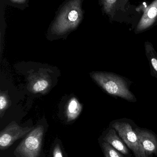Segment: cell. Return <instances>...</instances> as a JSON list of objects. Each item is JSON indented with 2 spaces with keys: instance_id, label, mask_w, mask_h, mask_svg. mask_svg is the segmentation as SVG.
<instances>
[{
  "instance_id": "cell-1",
  "label": "cell",
  "mask_w": 157,
  "mask_h": 157,
  "mask_svg": "<svg viewBox=\"0 0 157 157\" xmlns=\"http://www.w3.org/2000/svg\"><path fill=\"white\" fill-rule=\"evenodd\" d=\"M83 0H67L55 18L51 31L54 35H64L77 27L84 17Z\"/></svg>"
},
{
  "instance_id": "cell-2",
  "label": "cell",
  "mask_w": 157,
  "mask_h": 157,
  "mask_svg": "<svg viewBox=\"0 0 157 157\" xmlns=\"http://www.w3.org/2000/svg\"><path fill=\"white\" fill-rule=\"evenodd\" d=\"M44 127L38 125L32 129L14 151L16 157H39L44 134Z\"/></svg>"
},
{
  "instance_id": "cell-3",
  "label": "cell",
  "mask_w": 157,
  "mask_h": 157,
  "mask_svg": "<svg viewBox=\"0 0 157 157\" xmlns=\"http://www.w3.org/2000/svg\"><path fill=\"white\" fill-rule=\"evenodd\" d=\"M91 76L109 94L128 100L133 98L124 81L121 78L104 73H95Z\"/></svg>"
},
{
  "instance_id": "cell-4",
  "label": "cell",
  "mask_w": 157,
  "mask_h": 157,
  "mask_svg": "<svg viewBox=\"0 0 157 157\" xmlns=\"http://www.w3.org/2000/svg\"><path fill=\"white\" fill-rule=\"evenodd\" d=\"M124 144L133 152L135 157H148L135 131L129 124L116 122L112 124Z\"/></svg>"
},
{
  "instance_id": "cell-5",
  "label": "cell",
  "mask_w": 157,
  "mask_h": 157,
  "mask_svg": "<svg viewBox=\"0 0 157 157\" xmlns=\"http://www.w3.org/2000/svg\"><path fill=\"white\" fill-rule=\"evenodd\" d=\"M31 127H22L16 123L9 124L0 133V149L4 150L11 146L17 140L27 135L31 130Z\"/></svg>"
},
{
  "instance_id": "cell-6",
  "label": "cell",
  "mask_w": 157,
  "mask_h": 157,
  "mask_svg": "<svg viewBox=\"0 0 157 157\" xmlns=\"http://www.w3.org/2000/svg\"><path fill=\"white\" fill-rule=\"evenodd\" d=\"M140 142L147 155H157V138L152 132L140 129H135Z\"/></svg>"
},
{
  "instance_id": "cell-7",
  "label": "cell",
  "mask_w": 157,
  "mask_h": 157,
  "mask_svg": "<svg viewBox=\"0 0 157 157\" xmlns=\"http://www.w3.org/2000/svg\"><path fill=\"white\" fill-rule=\"evenodd\" d=\"M157 21V0H154L144 11L136 30L138 32L145 30L153 25Z\"/></svg>"
},
{
  "instance_id": "cell-8",
  "label": "cell",
  "mask_w": 157,
  "mask_h": 157,
  "mask_svg": "<svg viewBox=\"0 0 157 157\" xmlns=\"http://www.w3.org/2000/svg\"><path fill=\"white\" fill-rule=\"evenodd\" d=\"M103 140L123 155H128L129 154L128 147L122 139L117 135L115 129H110L103 138Z\"/></svg>"
},
{
  "instance_id": "cell-9",
  "label": "cell",
  "mask_w": 157,
  "mask_h": 157,
  "mask_svg": "<svg viewBox=\"0 0 157 157\" xmlns=\"http://www.w3.org/2000/svg\"><path fill=\"white\" fill-rule=\"evenodd\" d=\"M82 110V106L76 98L70 100L67 105L66 116L68 121L75 120L80 114Z\"/></svg>"
},
{
  "instance_id": "cell-10",
  "label": "cell",
  "mask_w": 157,
  "mask_h": 157,
  "mask_svg": "<svg viewBox=\"0 0 157 157\" xmlns=\"http://www.w3.org/2000/svg\"><path fill=\"white\" fill-rule=\"evenodd\" d=\"M101 147L105 157H124L119 151L106 142L102 143Z\"/></svg>"
},
{
  "instance_id": "cell-11",
  "label": "cell",
  "mask_w": 157,
  "mask_h": 157,
  "mask_svg": "<svg viewBox=\"0 0 157 157\" xmlns=\"http://www.w3.org/2000/svg\"><path fill=\"white\" fill-rule=\"evenodd\" d=\"M104 11L109 14H111L119 5L120 0H101Z\"/></svg>"
},
{
  "instance_id": "cell-12",
  "label": "cell",
  "mask_w": 157,
  "mask_h": 157,
  "mask_svg": "<svg viewBox=\"0 0 157 157\" xmlns=\"http://www.w3.org/2000/svg\"><path fill=\"white\" fill-rule=\"evenodd\" d=\"M49 86V82L45 79H41L37 81L33 86L35 92H39L46 90Z\"/></svg>"
},
{
  "instance_id": "cell-13",
  "label": "cell",
  "mask_w": 157,
  "mask_h": 157,
  "mask_svg": "<svg viewBox=\"0 0 157 157\" xmlns=\"http://www.w3.org/2000/svg\"><path fill=\"white\" fill-rule=\"evenodd\" d=\"M7 105V99L5 96L2 93L0 96V110H1V112H2L5 109Z\"/></svg>"
},
{
  "instance_id": "cell-14",
  "label": "cell",
  "mask_w": 157,
  "mask_h": 157,
  "mask_svg": "<svg viewBox=\"0 0 157 157\" xmlns=\"http://www.w3.org/2000/svg\"><path fill=\"white\" fill-rule=\"evenodd\" d=\"M53 157H63L60 145L57 144L54 147L53 151Z\"/></svg>"
},
{
  "instance_id": "cell-15",
  "label": "cell",
  "mask_w": 157,
  "mask_h": 157,
  "mask_svg": "<svg viewBox=\"0 0 157 157\" xmlns=\"http://www.w3.org/2000/svg\"><path fill=\"white\" fill-rule=\"evenodd\" d=\"M151 63H152V66L155 70L157 72V59L155 58H152L151 59Z\"/></svg>"
},
{
  "instance_id": "cell-16",
  "label": "cell",
  "mask_w": 157,
  "mask_h": 157,
  "mask_svg": "<svg viewBox=\"0 0 157 157\" xmlns=\"http://www.w3.org/2000/svg\"><path fill=\"white\" fill-rule=\"evenodd\" d=\"M12 2L18 4L25 3L26 0H10Z\"/></svg>"
}]
</instances>
